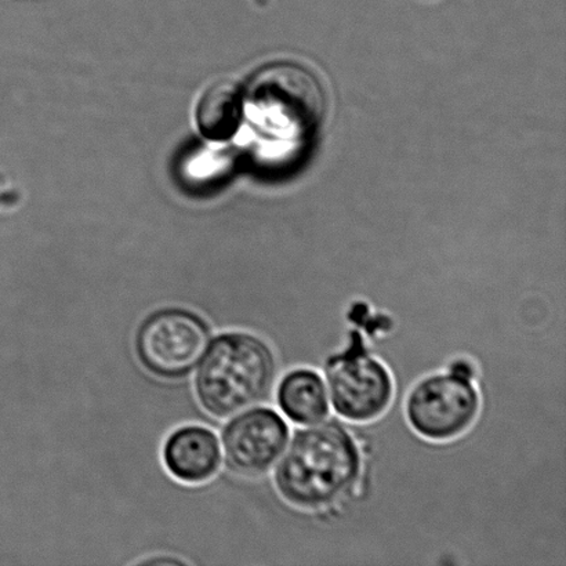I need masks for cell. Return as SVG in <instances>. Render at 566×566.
I'll return each mask as SVG.
<instances>
[{
    "instance_id": "52a82bcc",
    "label": "cell",
    "mask_w": 566,
    "mask_h": 566,
    "mask_svg": "<svg viewBox=\"0 0 566 566\" xmlns=\"http://www.w3.org/2000/svg\"><path fill=\"white\" fill-rule=\"evenodd\" d=\"M163 459L174 479L182 484L199 485L218 475L223 449L213 430L197 424L185 426L171 432L165 441Z\"/></svg>"
},
{
    "instance_id": "8992f818",
    "label": "cell",
    "mask_w": 566,
    "mask_h": 566,
    "mask_svg": "<svg viewBox=\"0 0 566 566\" xmlns=\"http://www.w3.org/2000/svg\"><path fill=\"white\" fill-rule=\"evenodd\" d=\"M231 419L221 436L227 469L242 479L270 474L291 438L285 418L273 407L259 405Z\"/></svg>"
},
{
    "instance_id": "3957f363",
    "label": "cell",
    "mask_w": 566,
    "mask_h": 566,
    "mask_svg": "<svg viewBox=\"0 0 566 566\" xmlns=\"http://www.w3.org/2000/svg\"><path fill=\"white\" fill-rule=\"evenodd\" d=\"M479 370L468 359L447 370L421 377L405 399V416L416 434L432 442H449L468 432L479 418Z\"/></svg>"
},
{
    "instance_id": "ba28073f",
    "label": "cell",
    "mask_w": 566,
    "mask_h": 566,
    "mask_svg": "<svg viewBox=\"0 0 566 566\" xmlns=\"http://www.w3.org/2000/svg\"><path fill=\"white\" fill-rule=\"evenodd\" d=\"M276 407L294 426H310L329 418L331 402L324 376L313 368H293L275 387Z\"/></svg>"
},
{
    "instance_id": "6da1fadb",
    "label": "cell",
    "mask_w": 566,
    "mask_h": 566,
    "mask_svg": "<svg viewBox=\"0 0 566 566\" xmlns=\"http://www.w3.org/2000/svg\"><path fill=\"white\" fill-rule=\"evenodd\" d=\"M273 474L287 506L308 513L319 532L325 565H348L344 517L357 493L364 459L349 424L337 416L296 427Z\"/></svg>"
},
{
    "instance_id": "7a4b0ae2",
    "label": "cell",
    "mask_w": 566,
    "mask_h": 566,
    "mask_svg": "<svg viewBox=\"0 0 566 566\" xmlns=\"http://www.w3.org/2000/svg\"><path fill=\"white\" fill-rule=\"evenodd\" d=\"M280 377L271 343L251 332H226L209 343L193 387L205 412L227 420L270 402Z\"/></svg>"
},
{
    "instance_id": "277c9868",
    "label": "cell",
    "mask_w": 566,
    "mask_h": 566,
    "mask_svg": "<svg viewBox=\"0 0 566 566\" xmlns=\"http://www.w3.org/2000/svg\"><path fill=\"white\" fill-rule=\"evenodd\" d=\"M321 374L337 418L347 423H370L390 408L394 398L390 370L370 352L358 331H349L347 346L327 357Z\"/></svg>"
},
{
    "instance_id": "5b68a950",
    "label": "cell",
    "mask_w": 566,
    "mask_h": 566,
    "mask_svg": "<svg viewBox=\"0 0 566 566\" xmlns=\"http://www.w3.org/2000/svg\"><path fill=\"white\" fill-rule=\"evenodd\" d=\"M212 338L208 321L185 307L155 310L138 325L135 353L143 368L159 379L191 375Z\"/></svg>"
}]
</instances>
